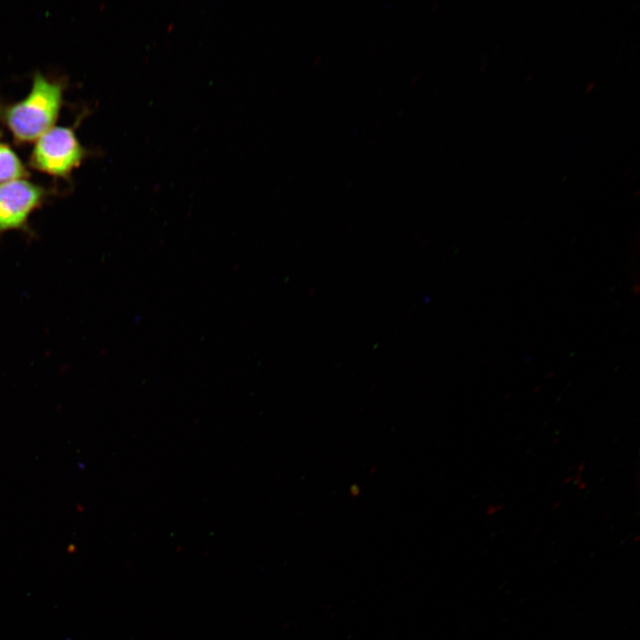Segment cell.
Instances as JSON below:
<instances>
[{
	"label": "cell",
	"mask_w": 640,
	"mask_h": 640,
	"mask_svg": "<svg viewBox=\"0 0 640 640\" xmlns=\"http://www.w3.org/2000/svg\"><path fill=\"white\" fill-rule=\"evenodd\" d=\"M63 100V84L36 73L28 94L3 112L16 140L29 142L54 126Z\"/></svg>",
	"instance_id": "6da1fadb"
},
{
	"label": "cell",
	"mask_w": 640,
	"mask_h": 640,
	"mask_svg": "<svg viewBox=\"0 0 640 640\" xmlns=\"http://www.w3.org/2000/svg\"><path fill=\"white\" fill-rule=\"evenodd\" d=\"M84 156L85 148L71 128L53 126L36 140L30 164L39 172L65 178L78 167Z\"/></svg>",
	"instance_id": "7a4b0ae2"
},
{
	"label": "cell",
	"mask_w": 640,
	"mask_h": 640,
	"mask_svg": "<svg viewBox=\"0 0 640 640\" xmlns=\"http://www.w3.org/2000/svg\"><path fill=\"white\" fill-rule=\"evenodd\" d=\"M48 195L44 187L26 179L0 184V236L12 230L29 234V218Z\"/></svg>",
	"instance_id": "3957f363"
},
{
	"label": "cell",
	"mask_w": 640,
	"mask_h": 640,
	"mask_svg": "<svg viewBox=\"0 0 640 640\" xmlns=\"http://www.w3.org/2000/svg\"><path fill=\"white\" fill-rule=\"evenodd\" d=\"M28 176V170L17 154L7 144L0 142V184Z\"/></svg>",
	"instance_id": "277c9868"
}]
</instances>
